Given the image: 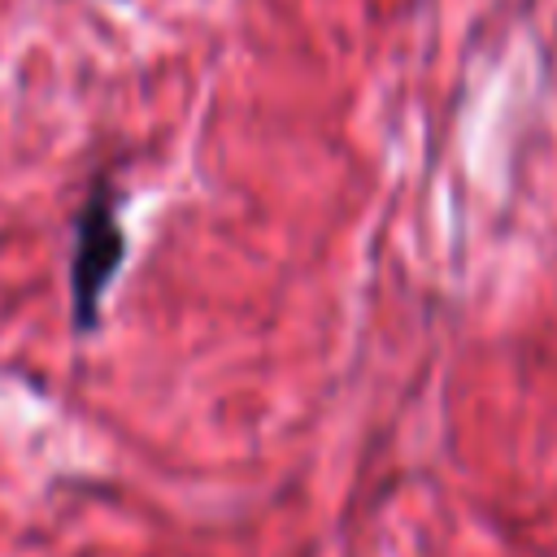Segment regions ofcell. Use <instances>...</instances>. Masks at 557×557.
I'll return each mask as SVG.
<instances>
[{"label":"cell","mask_w":557,"mask_h":557,"mask_svg":"<svg viewBox=\"0 0 557 557\" xmlns=\"http://www.w3.org/2000/svg\"><path fill=\"white\" fill-rule=\"evenodd\" d=\"M126 226H122V191L109 178H96L74 213L70 235V318L78 331L100 322V305L122 270Z\"/></svg>","instance_id":"1"}]
</instances>
